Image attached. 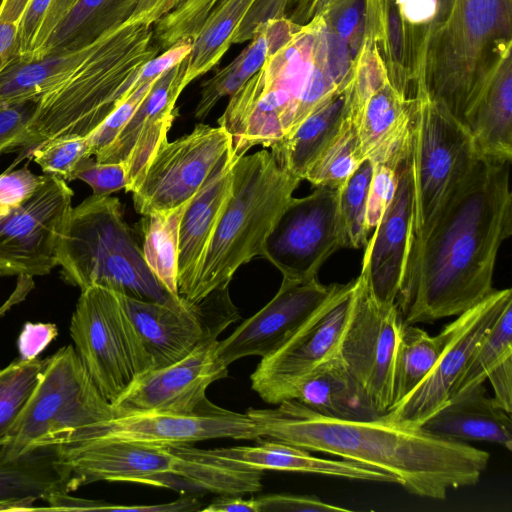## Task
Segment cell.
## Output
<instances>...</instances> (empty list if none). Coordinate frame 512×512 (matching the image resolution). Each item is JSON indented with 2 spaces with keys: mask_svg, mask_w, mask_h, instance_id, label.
<instances>
[{
  "mask_svg": "<svg viewBox=\"0 0 512 512\" xmlns=\"http://www.w3.org/2000/svg\"><path fill=\"white\" fill-rule=\"evenodd\" d=\"M487 379L494 391L495 402L507 413L512 412V356L493 368Z\"/></svg>",
  "mask_w": 512,
  "mask_h": 512,
  "instance_id": "6f0895ef",
  "label": "cell"
},
{
  "mask_svg": "<svg viewBox=\"0 0 512 512\" xmlns=\"http://www.w3.org/2000/svg\"><path fill=\"white\" fill-rule=\"evenodd\" d=\"M58 330L51 323L27 322L17 341L20 358L31 359L38 357L57 336Z\"/></svg>",
  "mask_w": 512,
  "mask_h": 512,
  "instance_id": "9f6ffc18",
  "label": "cell"
},
{
  "mask_svg": "<svg viewBox=\"0 0 512 512\" xmlns=\"http://www.w3.org/2000/svg\"><path fill=\"white\" fill-rule=\"evenodd\" d=\"M314 21L313 60L330 83L339 87L352 75L353 59L344 41L324 22L322 16Z\"/></svg>",
  "mask_w": 512,
  "mask_h": 512,
  "instance_id": "f6af8a7d",
  "label": "cell"
},
{
  "mask_svg": "<svg viewBox=\"0 0 512 512\" xmlns=\"http://www.w3.org/2000/svg\"><path fill=\"white\" fill-rule=\"evenodd\" d=\"M119 296L138 344L143 373L179 361L202 340L221 333L202 305Z\"/></svg>",
  "mask_w": 512,
  "mask_h": 512,
  "instance_id": "603a6c76",
  "label": "cell"
},
{
  "mask_svg": "<svg viewBox=\"0 0 512 512\" xmlns=\"http://www.w3.org/2000/svg\"><path fill=\"white\" fill-rule=\"evenodd\" d=\"M68 492L55 446L39 447L21 456H6L0 445V510H36L33 503ZM69 493V492H68Z\"/></svg>",
  "mask_w": 512,
  "mask_h": 512,
  "instance_id": "4dcf8cb0",
  "label": "cell"
},
{
  "mask_svg": "<svg viewBox=\"0 0 512 512\" xmlns=\"http://www.w3.org/2000/svg\"><path fill=\"white\" fill-rule=\"evenodd\" d=\"M70 333L88 374L111 404L143 373L138 344L119 293L96 285L82 289Z\"/></svg>",
  "mask_w": 512,
  "mask_h": 512,
  "instance_id": "30bf717a",
  "label": "cell"
},
{
  "mask_svg": "<svg viewBox=\"0 0 512 512\" xmlns=\"http://www.w3.org/2000/svg\"><path fill=\"white\" fill-rule=\"evenodd\" d=\"M254 446L217 448L224 458L265 470L299 472L351 480L396 483L392 475L351 460H333L313 456L309 451L277 440L258 438Z\"/></svg>",
  "mask_w": 512,
  "mask_h": 512,
  "instance_id": "f546056e",
  "label": "cell"
},
{
  "mask_svg": "<svg viewBox=\"0 0 512 512\" xmlns=\"http://www.w3.org/2000/svg\"><path fill=\"white\" fill-rule=\"evenodd\" d=\"M202 503L197 497L184 496L165 504L117 506L110 505L108 511L128 512H188L201 510Z\"/></svg>",
  "mask_w": 512,
  "mask_h": 512,
  "instance_id": "91938a15",
  "label": "cell"
},
{
  "mask_svg": "<svg viewBox=\"0 0 512 512\" xmlns=\"http://www.w3.org/2000/svg\"><path fill=\"white\" fill-rule=\"evenodd\" d=\"M397 180L396 170L386 165L374 164L366 210V224L369 232L377 226L392 201Z\"/></svg>",
  "mask_w": 512,
  "mask_h": 512,
  "instance_id": "681fc988",
  "label": "cell"
},
{
  "mask_svg": "<svg viewBox=\"0 0 512 512\" xmlns=\"http://www.w3.org/2000/svg\"><path fill=\"white\" fill-rule=\"evenodd\" d=\"M345 248L338 212V188L317 186L292 198L262 247L261 256L283 277H316L322 265Z\"/></svg>",
  "mask_w": 512,
  "mask_h": 512,
  "instance_id": "5bb4252c",
  "label": "cell"
},
{
  "mask_svg": "<svg viewBox=\"0 0 512 512\" xmlns=\"http://www.w3.org/2000/svg\"><path fill=\"white\" fill-rule=\"evenodd\" d=\"M95 42L79 50L39 58L16 57L0 72V102L39 100L86 58Z\"/></svg>",
  "mask_w": 512,
  "mask_h": 512,
  "instance_id": "e575fe53",
  "label": "cell"
},
{
  "mask_svg": "<svg viewBox=\"0 0 512 512\" xmlns=\"http://www.w3.org/2000/svg\"><path fill=\"white\" fill-rule=\"evenodd\" d=\"M39 100L0 102V154L7 153L32 119Z\"/></svg>",
  "mask_w": 512,
  "mask_h": 512,
  "instance_id": "816d5d0a",
  "label": "cell"
},
{
  "mask_svg": "<svg viewBox=\"0 0 512 512\" xmlns=\"http://www.w3.org/2000/svg\"><path fill=\"white\" fill-rule=\"evenodd\" d=\"M256 1L186 0L154 24L153 37L160 50L181 41L192 42L186 57L185 88L220 62Z\"/></svg>",
  "mask_w": 512,
  "mask_h": 512,
  "instance_id": "44dd1931",
  "label": "cell"
},
{
  "mask_svg": "<svg viewBox=\"0 0 512 512\" xmlns=\"http://www.w3.org/2000/svg\"><path fill=\"white\" fill-rule=\"evenodd\" d=\"M78 0H31L20 26L18 56L36 58Z\"/></svg>",
  "mask_w": 512,
  "mask_h": 512,
  "instance_id": "7bdbcfd3",
  "label": "cell"
},
{
  "mask_svg": "<svg viewBox=\"0 0 512 512\" xmlns=\"http://www.w3.org/2000/svg\"><path fill=\"white\" fill-rule=\"evenodd\" d=\"M510 356H512V302L504 308L475 347L453 385L449 400L482 385L489 372Z\"/></svg>",
  "mask_w": 512,
  "mask_h": 512,
  "instance_id": "f35d334b",
  "label": "cell"
},
{
  "mask_svg": "<svg viewBox=\"0 0 512 512\" xmlns=\"http://www.w3.org/2000/svg\"><path fill=\"white\" fill-rule=\"evenodd\" d=\"M463 126L478 155L512 159V55L504 51L489 72Z\"/></svg>",
  "mask_w": 512,
  "mask_h": 512,
  "instance_id": "4316f807",
  "label": "cell"
},
{
  "mask_svg": "<svg viewBox=\"0 0 512 512\" xmlns=\"http://www.w3.org/2000/svg\"><path fill=\"white\" fill-rule=\"evenodd\" d=\"M313 40L312 20L230 96L217 122L231 136L234 158L254 146L270 148L297 128L300 99L313 64Z\"/></svg>",
  "mask_w": 512,
  "mask_h": 512,
  "instance_id": "52a82bcc",
  "label": "cell"
},
{
  "mask_svg": "<svg viewBox=\"0 0 512 512\" xmlns=\"http://www.w3.org/2000/svg\"><path fill=\"white\" fill-rule=\"evenodd\" d=\"M300 28L287 16L262 24L232 62L201 84L195 118L204 120L222 98L238 91L260 70L267 58L285 46Z\"/></svg>",
  "mask_w": 512,
  "mask_h": 512,
  "instance_id": "1f68e13d",
  "label": "cell"
},
{
  "mask_svg": "<svg viewBox=\"0 0 512 512\" xmlns=\"http://www.w3.org/2000/svg\"><path fill=\"white\" fill-rule=\"evenodd\" d=\"M421 427L446 440L488 442L512 450L511 414L486 395L483 384L446 402Z\"/></svg>",
  "mask_w": 512,
  "mask_h": 512,
  "instance_id": "83f0119b",
  "label": "cell"
},
{
  "mask_svg": "<svg viewBox=\"0 0 512 512\" xmlns=\"http://www.w3.org/2000/svg\"><path fill=\"white\" fill-rule=\"evenodd\" d=\"M276 408H249L259 438L355 461L396 478L408 493L436 500L449 490L477 484L490 454L467 443L434 436L421 426L323 416L297 400Z\"/></svg>",
  "mask_w": 512,
  "mask_h": 512,
  "instance_id": "7a4b0ae2",
  "label": "cell"
},
{
  "mask_svg": "<svg viewBox=\"0 0 512 512\" xmlns=\"http://www.w3.org/2000/svg\"><path fill=\"white\" fill-rule=\"evenodd\" d=\"M454 2H455V0H435L436 14H435L434 21H433L431 29H430L428 39L436 30L441 28L445 24V22L448 20L450 14L452 12ZM428 39H427V41H428Z\"/></svg>",
  "mask_w": 512,
  "mask_h": 512,
  "instance_id": "e7e4bbea",
  "label": "cell"
},
{
  "mask_svg": "<svg viewBox=\"0 0 512 512\" xmlns=\"http://www.w3.org/2000/svg\"><path fill=\"white\" fill-rule=\"evenodd\" d=\"M58 265L63 280L81 290L96 285L143 301H182L167 291L146 264L116 197L92 194L72 207Z\"/></svg>",
  "mask_w": 512,
  "mask_h": 512,
  "instance_id": "8992f818",
  "label": "cell"
},
{
  "mask_svg": "<svg viewBox=\"0 0 512 512\" xmlns=\"http://www.w3.org/2000/svg\"><path fill=\"white\" fill-rule=\"evenodd\" d=\"M367 10L368 0H339L321 15L347 45L353 60L365 39Z\"/></svg>",
  "mask_w": 512,
  "mask_h": 512,
  "instance_id": "bcb514c9",
  "label": "cell"
},
{
  "mask_svg": "<svg viewBox=\"0 0 512 512\" xmlns=\"http://www.w3.org/2000/svg\"><path fill=\"white\" fill-rule=\"evenodd\" d=\"M217 338L202 340L188 355L138 376L112 404L116 416L158 412L191 414L207 400L210 384L228 376Z\"/></svg>",
  "mask_w": 512,
  "mask_h": 512,
  "instance_id": "d6986e66",
  "label": "cell"
},
{
  "mask_svg": "<svg viewBox=\"0 0 512 512\" xmlns=\"http://www.w3.org/2000/svg\"><path fill=\"white\" fill-rule=\"evenodd\" d=\"M153 27L124 23L99 38L86 58L38 101L8 152L28 157L59 137H86L132 92L142 67L160 53ZM19 159V160H20Z\"/></svg>",
  "mask_w": 512,
  "mask_h": 512,
  "instance_id": "3957f363",
  "label": "cell"
},
{
  "mask_svg": "<svg viewBox=\"0 0 512 512\" xmlns=\"http://www.w3.org/2000/svg\"><path fill=\"white\" fill-rule=\"evenodd\" d=\"M31 0H3L0 5V72L18 56V38Z\"/></svg>",
  "mask_w": 512,
  "mask_h": 512,
  "instance_id": "f907efd6",
  "label": "cell"
},
{
  "mask_svg": "<svg viewBox=\"0 0 512 512\" xmlns=\"http://www.w3.org/2000/svg\"><path fill=\"white\" fill-rule=\"evenodd\" d=\"M373 168L374 164L365 159L338 188V212L345 247L365 248L368 242L366 210Z\"/></svg>",
  "mask_w": 512,
  "mask_h": 512,
  "instance_id": "b9f144b4",
  "label": "cell"
},
{
  "mask_svg": "<svg viewBox=\"0 0 512 512\" xmlns=\"http://www.w3.org/2000/svg\"><path fill=\"white\" fill-rule=\"evenodd\" d=\"M390 83L403 95L414 98L417 80V49L410 27L397 0H382L376 41Z\"/></svg>",
  "mask_w": 512,
  "mask_h": 512,
  "instance_id": "8d00e7d4",
  "label": "cell"
},
{
  "mask_svg": "<svg viewBox=\"0 0 512 512\" xmlns=\"http://www.w3.org/2000/svg\"><path fill=\"white\" fill-rule=\"evenodd\" d=\"M44 178L45 175H36L27 166L1 174L0 214L31 196Z\"/></svg>",
  "mask_w": 512,
  "mask_h": 512,
  "instance_id": "db71d44e",
  "label": "cell"
},
{
  "mask_svg": "<svg viewBox=\"0 0 512 512\" xmlns=\"http://www.w3.org/2000/svg\"><path fill=\"white\" fill-rule=\"evenodd\" d=\"M446 338L445 327L439 334L431 336L400 318L393 359L392 408L430 373L442 353Z\"/></svg>",
  "mask_w": 512,
  "mask_h": 512,
  "instance_id": "d590c367",
  "label": "cell"
},
{
  "mask_svg": "<svg viewBox=\"0 0 512 512\" xmlns=\"http://www.w3.org/2000/svg\"><path fill=\"white\" fill-rule=\"evenodd\" d=\"M49 358H20L0 370V445L6 442L25 409Z\"/></svg>",
  "mask_w": 512,
  "mask_h": 512,
  "instance_id": "ab89813d",
  "label": "cell"
},
{
  "mask_svg": "<svg viewBox=\"0 0 512 512\" xmlns=\"http://www.w3.org/2000/svg\"><path fill=\"white\" fill-rule=\"evenodd\" d=\"M399 322L396 303L380 300L363 275L355 278L338 354L381 416L393 406V359Z\"/></svg>",
  "mask_w": 512,
  "mask_h": 512,
  "instance_id": "4fadbf2b",
  "label": "cell"
},
{
  "mask_svg": "<svg viewBox=\"0 0 512 512\" xmlns=\"http://www.w3.org/2000/svg\"><path fill=\"white\" fill-rule=\"evenodd\" d=\"M92 156L87 137H59L49 140L28 155L47 175L63 180H75L80 165Z\"/></svg>",
  "mask_w": 512,
  "mask_h": 512,
  "instance_id": "ee69618b",
  "label": "cell"
},
{
  "mask_svg": "<svg viewBox=\"0 0 512 512\" xmlns=\"http://www.w3.org/2000/svg\"><path fill=\"white\" fill-rule=\"evenodd\" d=\"M510 163L478 155L429 231L410 246L395 300L402 321L459 316L495 290L496 257L512 233Z\"/></svg>",
  "mask_w": 512,
  "mask_h": 512,
  "instance_id": "6da1fadb",
  "label": "cell"
},
{
  "mask_svg": "<svg viewBox=\"0 0 512 512\" xmlns=\"http://www.w3.org/2000/svg\"><path fill=\"white\" fill-rule=\"evenodd\" d=\"M48 510H101L108 511L111 504L69 496L68 492L54 494L47 501Z\"/></svg>",
  "mask_w": 512,
  "mask_h": 512,
  "instance_id": "6125c7cd",
  "label": "cell"
},
{
  "mask_svg": "<svg viewBox=\"0 0 512 512\" xmlns=\"http://www.w3.org/2000/svg\"><path fill=\"white\" fill-rule=\"evenodd\" d=\"M189 201L168 211L145 215L140 222L145 262L167 291L178 298L179 226Z\"/></svg>",
  "mask_w": 512,
  "mask_h": 512,
  "instance_id": "74e56055",
  "label": "cell"
},
{
  "mask_svg": "<svg viewBox=\"0 0 512 512\" xmlns=\"http://www.w3.org/2000/svg\"><path fill=\"white\" fill-rule=\"evenodd\" d=\"M231 159L232 139L221 126L200 123L190 133L165 141L132 192L136 212L145 216L185 204Z\"/></svg>",
  "mask_w": 512,
  "mask_h": 512,
  "instance_id": "8fae6325",
  "label": "cell"
},
{
  "mask_svg": "<svg viewBox=\"0 0 512 512\" xmlns=\"http://www.w3.org/2000/svg\"><path fill=\"white\" fill-rule=\"evenodd\" d=\"M339 0H291V11L287 16L293 23L304 26L321 16Z\"/></svg>",
  "mask_w": 512,
  "mask_h": 512,
  "instance_id": "94428289",
  "label": "cell"
},
{
  "mask_svg": "<svg viewBox=\"0 0 512 512\" xmlns=\"http://www.w3.org/2000/svg\"><path fill=\"white\" fill-rule=\"evenodd\" d=\"M231 196L206 249L194 285L184 302L198 306L226 289L235 272L262 247L301 179L262 149L237 158L232 166Z\"/></svg>",
  "mask_w": 512,
  "mask_h": 512,
  "instance_id": "277c9868",
  "label": "cell"
},
{
  "mask_svg": "<svg viewBox=\"0 0 512 512\" xmlns=\"http://www.w3.org/2000/svg\"><path fill=\"white\" fill-rule=\"evenodd\" d=\"M350 80L314 109L292 134L270 147L279 164L301 180L339 134L350 114Z\"/></svg>",
  "mask_w": 512,
  "mask_h": 512,
  "instance_id": "d6a6232c",
  "label": "cell"
},
{
  "mask_svg": "<svg viewBox=\"0 0 512 512\" xmlns=\"http://www.w3.org/2000/svg\"><path fill=\"white\" fill-rule=\"evenodd\" d=\"M204 512H259L256 498L244 499L240 495H220L207 507Z\"/></svg>",
  "mask_w": 512,
  "mask_h": 512,
  "instance_id": "be15d7a7",
  "label": "cell"
},
{
  "mask_svg": "<svg viewBox=\"0 0 512 512\" xmlns=\"http://www.w3.org/2000/svg\"><path fill=\"white\" fill-rule=\"evenodd\" d=\"M186 58L161 74L113 142L95 160L122 163L127 170L126 192L132 193L179 115L176 102L185 89Z\"/></svg>",
  "mask_w": 512,
  "mask_h": 512,
  "instance_id": "7402d4cb",
  "label": "cell"
},
{
  "mask_svg": "<svg viewBox=\"0 0 512 512\" xmlns=\"http://www.w3.org/2000/svg\"><path fill=\"white\" fill-rule=\"evenodd\" d=\"M139 0H78L51 34L40 54L75 51L126 23Z\"/></svg>",
  "mask_w": 512,
  "mask_h": 512,
  "instance_id": "836d02e7",
  "label": "cell"
},
{
  "mask_svg": "<svg viewBox=\"0 0 512 512\" xmlns=\"http://www.w3.org/2000/svg\"><path fill=\"white\" fill-rule=\"evenodd\" d=\"M291 0H257L235 35L233 44L250 41L256 30L271 19L287 16Z\"/></svg>",
  "mask_w": 512,
  "mask_h": 512,
  "instance_id": "11a10c76",
  "label": "cell"
},
{
  "mask_svg": "<svg viewBox=\"0 0 512 512\" xmlns=\"http://www.w3.org/2000/svg\"><path fill=\"white\" fill-rule=\"evenodd\" d=\"M512 290H494L479 304L445 325L447 338L436 364L426 378L383 417L394 423L421 426L448 400L469 357L504 308Z\"/></svg>",
  "mask_w": 512,
  "mask_h": 512,
  "instance_id": "e0dca14e",
  "label": "cell"
},
{
  "mask_svg": "<svg viewBox=\"0 0 512 512\" xmlns=\"http://www.w3.org/2000/svg\"><path fill=\"white\" fill-rule=\"evenodd\" d=\"M353 284L319 310L283 347L262 358L251 374L252 389L267 403L285 400L305 374L338 352L346 328Z\"/></svg>",
  "mask_w": 512,
  "mask_h": 512,
  "instance_id": "ffe728a7",
  "label": "cell"
},
{
  "mask_svg": "<svg viewBox=\"0 0 512 512\" xmlns=\"http://www.w3.org/2000/svg\"><path fill=\"white\" fill-rule=\"evenodd\" d=\"M397 188L388 208L365 246L363 275L382 301L395 302L412 237L413 168L410 150L397 170Z\"/></svg>",
  "mask_w": 512,
  "mask_h": 512,
  "instance_id": "cb8c5ba5",
  "label": "cell"
},
{
  "mask_svg": "<svg viewBox=\"0 0 512 512\" xmlns=\"http://www.w3.org/2000/svg\"><path fill=\"white\" fill-rule=\"evenodd\" d=\"M512 48V0H455L445 24L428 39L416 86L462 125L489 72Z\"/></svg>",
  "mask_w": 512,
  "mask_h": 512,
  "instance_id": "5b68a950",
  "label": "cell"
},
{
  "mask_svg": "<svg viewBox=\"0 0 512 512\" xmlns=\"http://www.w3.org/2000/svg\"><path fill=\"white\" fill-rule=\"evenodd\" d=\"M76 179L87 183L95 195H110L126 189L127 170L122 163H101L89 157L78 168Z\"/></svg>",
  "mask_w": 512,
  "mask_h": 512,
  "instance_id": "c3c4849f",
  "label": "cell"
},
{
  "mask_svg": "<svg viewBox=\"0 0 512 512\" xmlns=\"http://www.w3.org/2000/svg\"><path fill=\"white\" fill-rule=\"evenodd\" d=\"M415 101L388 81L363 104L356 123L365 159L398 170L410 150Z\"/></svg>",
  "mask_w": 512,
  "mask_h": 512,
  "instance_id": "d4e9b609",
  "label": "cell"
},
{
  "mask_svg": "<svg viewBox=\"0 0 512 512\" xmlns=\"http://www.w3.org/2000/svg\"><path fill=\"white\" fill-rule=\"evenodd\" d=\"M73 194L65 180L45 174L31 196L0 214V276H42L58 266Z\"/></svg>",
  "mask_w": 512,
  "mask_h": 512,
  "instance_id": "7c38bea8",
  "label": "cell"
},
{
  "mask_svg": "<svg viewBox=\"0 0 512 512\" xmlns=\"http://www.w3.org/2000/svg\"><path fill=\"white\" fill-rule=\"evenodd\" d=\"M364 160L356 123L349 114L339 134L310 167L304 180L315 187L339 188Z\"/></svg>",
  "mask_w": 512,
  "mask_h": 512,
  "instance_id": "60d3db41",
  "label": "cell"
},
{
  "mask_svg": "<svg viewBox=\"0 0 512 512\" xmlns=\"http://www.w3.org/2000/svg\"><path fill=\"white\" fill-rule=\"evenodd\" d=\"M56 448L69 493L97 481L182 487L183 456L176 445L106 441L70 442Z\"/></svg>",
  "mask_w": 512,
  "mask_h": 512,
  "instance_id": "9a60e30c",
  "label": "cell"
},
{
  "mask_svg": "<svg viewBox=\"0 0 512 512\" xmlns=\"http://www.w3.org/2000/svg\"><path fill=\"white\" fill-rule=\"evenodd\" d=\"M2 1H3V0H0V5H1Z\"/></svg>",
  "mask_w": 512,
  "mask_h": 512,
  "instance_id": "03108f58",
  "label": "cell"
},
{
  "mask_svg": "<svg viewBox=\"0 0 512 512\" xmlns=\"http://www.w3.org/2000/svg\"><path fill=\"white\" fill-rule=\"evenodd\" d=\"M259 512H334L350 511L321 500L315 495L266 494L256 498Z\"/></svg>",
  "mask_w": 512,
  "mask_h": 512,
  "instance_id": "f5cc1de1",
  "label": "cell"
},
{
  "mask_svg": "<svg viewBox=\"0 0 512 512\" xmlns=\"http://www.w3.org/2000/svg\"><path fill=\"white\" fill-rule=\"evenodd\" d=\"M115 416L74 346L49 362L6 442L3 453L15 458L31 450L69 442L79 432Z\"/></svg>",
  "mask_w": 512,
  "mask_h": 512,
  "instance_id": "ba28073f",
  "label": "cell"
},
{
  "mask_svg": "<svg viewBox=\"0 0 512 512\" xmlns=\"http://www.w3.org/2000/svg\"><path fill=\"white\" fill-rule=\"evenodd\" d=\"M186 0H139L133 14L126 23L153 26L167 13Z\"/></svg>",
  "mask_w": 512,
  "mask_h": 512,
  "instance_id": "680465c9",
  "label": "cell"
},
{
  "mask_svg": "<svg viewBox=\"0 0 512 512\" xmlns=\"http://www.w3.org/2000/svg\"><path fill=\"white\" fill-rule=\"evenodd\" d=\"M322 284L318 277H283L276 295L256 314L218 343L223 362L229 366L247 356L268 357L283 347L324 306L351 287Z\"/></svg>",
  "mask_w": 512,
  "mask_h": 512,
  "instance_id": "2e32d148",
  "label": "cell"
},
{
  "mask_svg": "<svg viewBox=\"0 0 512 512\" xmlns=\"http://www.w3.org/2000/svg\"><path fill=\"white\" fill-rule=\"evenodd\" d=\"M414 101L410 141L414 212L410 246L426 235L478 157L466 128L420 84Z\"/></svg>",
  "mask_w": 512,
  "mask_h": 512,
  "instance_id": "9c48e42d",
  "label": "cell"
},
{
  "mask_svg": "<svg viewBox=\"0 0 512 512\" xmlns=\"http://www.w3.org/2000/svg\"><path fill=\"white\" fill-rule=\"evenodd\" d=\"M233 438L257 440V428L245 413L221 408L207 400L191 414L158 412L116 416L79 432L70 442L132 441L166 445Z\"/></svg>",
  "mask_w": 512,
  "mask_h": 512,
  "instance_id": "ac0fdd59",
  "label": "cell"
},
{
  "mask_svg": "<svg viewBox=\"0 0 512 512\" xmlns=\"http://www.w3.org/2000/svg\"><path fill=\"white\" fill-rule=\"evenodd\" d=\"M224 163L189 201L178 238L177 292L184 301L194 285L219 217L232 193V166Z\"/></svg>",
  "mask_w": 512,
  "mask_h": 512,
  "instance_id": "484cf974",
  "label": "cell"
},
{
  "mask_svg": "<svg viewBox=\"0 0 512 512\" xmlns=\"http://www.w3.org/2000/svg\"><path fill=\"white\" fill-rule=\"evenodd\" d=\"M290 399L336 419L369 421L382 417L338 352L301 377L288 391L285 400Z\"/></svg>",
  "mask_w": 512,
  "mask_h": 512,
  "instance_id": "f1b7e54d",
  "label": "cell"
},
{
  "mask_svg": "<svg viewBox=\"0 0 512 512\" xmlns=\"http://www.w3.org/2000/svg\"><path fill=\"white\" fill-rule=\"evenodd\" d=\"M155 80L135 89L95 130L86 136L92 156L95 157L113 142L146 97Z\"/></svg>",
  "mask_w": 512,
  "mask_h": 512,
  "instance_id": "7dc6e473",
  "label": "cell"
}]
</instances>
